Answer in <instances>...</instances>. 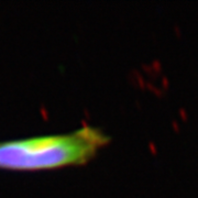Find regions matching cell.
<instances>
[{
  "instance_id": "6da1fadb",
  "label": "cell",
  "mask_w": 198,
  "mask_h": 198,
  "mask_svg": "<svg viewBox=\"0 0 198 198\" xmlns=\"http://www.w3.org/2000/svg\"><path fill=\"white\" fill-rule=\"evenodd\" d=\"M110 142L99 128L84 126L66 134L0 143V168L50 170L87 163Z\"/></svg>"
}]
</instances>
